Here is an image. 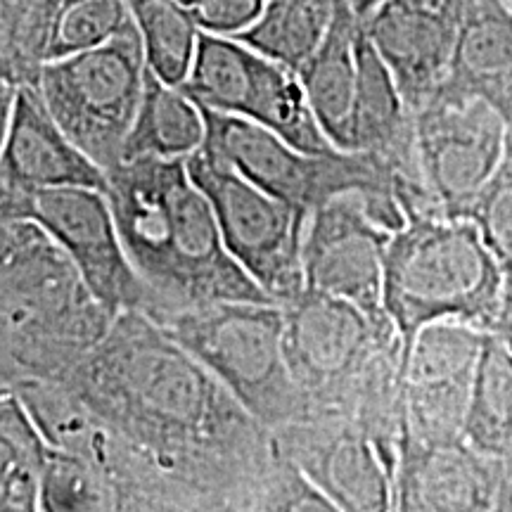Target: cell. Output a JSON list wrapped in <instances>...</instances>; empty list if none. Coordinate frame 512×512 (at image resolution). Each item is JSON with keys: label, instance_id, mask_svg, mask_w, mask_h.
I'll use <instances>...</instances> for the list:
<instances>
[{"label": "cell", "instance_id": "cell-12", "mask_svg": "<svg viewBox=\"0 0 512 512\" xmlns=\"http://www.w3.org/2000/svg\"><path fill=\"white\" fill-rule=\"evenodd\" d=\"M415 145L427 190L446 216L470 219L501 169L508 126L482 98L434 93L413 110Z\"/></svg>", "mask_w": 512, "mask_h": 512}, {"label": "cell", "instance_id": "cell-11", "mask_svg": "<svg viewBox=\"0 0 512 512\" xmlns=\"http://www.w3.org/2000/svg\"><path fill=\"white\" fill-rule=\"evenodd\" d=\"M27 219L55 238L79 266L88 287L114 318L147 311L152 292L128 259L105 190L81 188H0V221Z\"/></svg>", "mask_w": 512, "mask_h": 512}, {"label": "cell", "instance_id": "cell-17", "mask_svg": "<svg viewBox=\"0 0 512 512\" xmlns=\"http://www.w3.org/2000/svg\"><path fill=\"white\" fill-rule=\"evenodd\" d=\"M470 0H384L363 27L415 110L444 83Z\"/></svg>", "mask_w": 512, "mask_h": 512}, {"label": "cell", "instance_id": "cell-9", "mask_svg": "<svg viewBox=\"0 0 512 512\" xmlns=\"http://www.w3.org/2000/svg\"><path fill=\"white\" fill-rule=\"evenodd\" d=\"M188 171L209 197L235 261L273 302L287 304L297 297L304 290L302 247L309 211L254 185L207 145L188 157Z\"/></svg>", "mask_w": 512, "mask_h": 512}, {"label": "cell", "instance_id": "cell-10", "mask_svg": "<svg viewBox=\"0 0 512 512\" xmlns=\"http://www.w3.org/2000/svg\"><path fill=\"white\" fill-rule=\"evenodd\" d=\"M181 88L197 105L256 121L299 150H337L320 128L299 74L235 36L202 31Z\"/></svg>", "mask_w": 512, "mask_h": 512}, {"label": "cell", "instance_id": "cell-3", "mask_svg": "<svg viewBox=\"0 0 512 512\" xmlns=\"http://www.w3.org/2000/svg\"><path fill=\"white\" fill-rule=\"evenodd\" d=\"M285 309V356L311 415H347L399 465L406 349L389 316L304 287Z\"/></svg>", "mask_w": 512, "mask_h": 512}, {"label": "cell", "instance_id": "cell-19", "mask_svg": "<svg viewBox=\"0 0 512 512\" xmlns=\"http://www.w3.org/2000/svg\"><path fill=\"white\" fill-rule=\"evenodd\" d=\"M358 79L354 105L349 114L347 152H368L392 166L394 174L415 195L434 202L420 171L418 145H415L413 110L403 98L392 69L382 60L361 24L356 41ZM437 204V202H434ZM439 207V204H437Z\"/></svg>", "mask_w": 512, "mask_h": 512}, {"label": "cell", "instance_id": "cell-27", "mask_svg": "<svg viewBox=\"0 0 512 512\" xmlns=\"http://www.w3.org/2000/svg\"><path fill=\"white\" fill-rule=\"evenodd\" d=\"M41 510L114 512L121 510V505L110 482L95 467L50 446V458L41 486Z\"/></svg>", "mask_w": 512, "mask_h": 512}, {"label": "cell", "instance_id": "cell-26", "mask_svg": "<svg viewBox=\"0 0 512 512\" xmlns=\"http://www.w3.org/2000/svg\"><path fill=\"white\" fill-rule=\"evenodd\" d=\"M140 31L147 67L171 86H183L200 41V24L178 0H126Z\"/></svg>", "mask_w": 512, "mask_h": 512}, {"label": "cell", "instance_id": "cell-34", "mask_svg": "<svg viewBox=\"0 0 512 512\" xmlns=\"http://www.w3.org/2000/svg\"><path fill=\"white\" fill-rule=\"evenodd\" d=\"M508 3H510V5H512V0H508Z\"/></svg>", "mask_w": 512, "mask_h": 512}, {"label": "cell", "instance_id": "cell-33", "mask_svg": "<svg viewBox=\"0 0 512 512\" xmlns=\"http://www.w3.org/2000/svg\"><path fill=\"white\" fill-rule=\"evenodd\" d=\"M178 3H181V5H183V8H188V10H192V8H195V5H197V3H200V0H178Z\"/></svg>", "mask_w": 512, "mask_h": 512}, {"label": "cell", "instance_id": "cell-1", "mask_svg": "<svg viewBox=\"0 0 512 512\" xmlns=\"http://www.w3.org/2000/svg\"><path fill=\"white\" fill-rule=\"evenodd\" d=\"M57 380L131 451L159 510L337 512L280 456L271 427L145 311L119 313L98 347Z\"/></svg>", "mask_w": 512, "mask_h": 512}, {"label": "cell", "instance_id": "cell-24", "mask_svg": "<svg viewBox=\"0 0 512 512\" xmlns=\"http://www.w3.org/2000/svg\"><path fill=\"white\" fill-rule=\"evenodd\" d=\"M465 441L512 467V347L491 332L472 389Z\"/></svg>", "mask_w": 512, "mask_h": 512}, {"label": "cell", "instance_id": "cell-2", "mask_svg": "<svg viewBox=\"0 0 512 512\" xmlns=\"http://www.w3.org/2000/svg\"><path fill=\"white\" fill-rule=\"evenodd\" d=\"M107 197L128 259L152 292L147 316L211 302H273L228 252L188 157L121 162L107 171Z\"/></svg>", "mask_w": 512, "mask_h": 512}, {"label": "cell", "instance_id": "cell-23", "mask_svg": "<svg viewBox=\"0 0 512 512\" xmlns=\"http://www.w3.org/2000/svg\"><path fill=\"white\" fill-rule=\"evenodd\" d=\"M50 444L17 394L0 392V510H41Z\"/></svg>", "mask_w": 512, "mask_h": 512}, {"label": "cell", "instance_id": "cell-25", "mask_svg": "<svg viewBox=\"0 0 512 512\" xmlns=\"http://www.w3.org/2000/svg\"><path fill=\"white\" fill-rule=\"evenodd\" d=\"M337 0H268L252 27L238 41L299 72L328 36Z\"/></svg>", "mask_w": 512, "mask_h": 512}, {"label": "cell", "instance_id": "cell-8", "mask_svg": "<svg viewBox=\"0 0 512 512\" xmlns=\"http://www.w3.org/2000/svg\"><path fill=\"white\" fill-rule=\"evenodd\" d=\"M145 76L143 38L131 17L102 46L43 62L36 86L64 133L110 171L124 157Z\"/></svg>", "mask_w": 512, "mask_h": 512}, {"label": "cell", "instance_id": "cell-16", "mask_svg": "<svg viewBox=\"0 0 512 512\" xmlns=\"http://www.w3.org/2000/svg\"><path fill=\"white\" fill-rule=\"evenodd\" d=\"M399 512H512V467L465 439L422 444L401 439L394 477Z\"/></svg>", "mask_w": 512, "mask_h": 512}, {"label": "cell", "instance_id": "cell-6", "mask_svg": "<svg viewBox=\"0 0 512 512\" xmlns=\"http://www.w3.org/2000/svg\"><path fill=\"white\" fill-rule=\"evenodd\" d=\"M266 427L309 418L285 356V309L275 302H211L150 316Z\"/></svg>", "mask_w": 512, "mask_h": 512}, {"label": "cell", "instance_id": "cell-15", "mask_svg": "<svg viewBox=\"0 0 512 512\" xmlns=\"http://www.w3.org/2000/svg\"><path fill=\"white\" fill-rule=\"evenodd\" d=\"M389 238L361 192H344L309 216L302 247L304 287L347 299L370 316L384 311V252Z\"/></svg>", "mask_w": 512, "mask_h": 512}, {"label": "cell", "instance_id": "cell-5", "mask_svg": "<svg viewBox=\"0 0 512 512\" xmlns=\"http://www.w3.org/2000/svg\"><path fill=\"white\" fill-rule=\"evenodd\" d=\"M505 309V275L472 219L420 214L389 238L384 311L403 349L427 325L460 320L496 335Z\"/></svg>", "mask_w": 512, "mask_h": 512}, {"label": "cell", "instance_id": "cell-7", "mask_svg": "<svg viewBox=\"0 0 512 512\" xmlns=\"http://www.w3.org/2000/svg\"><path fill=\"white\" fill-rule=\"evenodd\" d=\"M207 121L204 145L249 178L254 185L292 207L313 214L320 204L344 192H396L408 219L420 214H444L427 197L415 195L392 166L368 152H306L287 143L271 128L238 114L202 107Z\"/></svg>", "mask_w": 512, "mask_h": 512}, {"label": "cell", "instance_id": "cell-13", "mask_svg": "<svg viewBox=\"0 0 512 512\" xmlns=\"http://www.w3.org/2000/svg\"><path fill=\"white\" fill-rule=\"evenodd\" d=\"M280 456L330 498L337 512L394 510L396 467L373 434L347 415H311L273 430Z\"/></svg>", "mask_w": 512, "mask_h": 512}, {"label": "cell", "instance_id": "cell-4", "mask_svg": "<svg viewBox=\"0 0 512 512\" xmlns=\"http://www.w3.org/2000/svg\"><path fill=\"white\" fill-rule=\"evenodd\" d=\"M112 323L53 235L27 219L0 221V389L64 377Z\"/></svg>", "mask_w": 512, "mask_h": 512}, {"label": "cell", "instance_id": "cell-21", "mask_svg": "<svg viewBox=\"0 0 512 512\" xmlns=\"http://www.w3.org/2000/svg\"><path fill=\"white\" fill-rule=\"evenodd\" d=\"M361 24L363 19L356 17L344 0H337L328 36L297 72L320 128L337 150H344L347 145L349 114L358 79L356 41Z\"/></svg>", "mask_w": 512, "mask_h": 512}, {"label": "cell", "instance_id": "cell-20", "mask_svg": "<svg viewBox=\"0 0 512 512\" xmlns=\"http://www.w3.org/2000/svg\"><path fill=\"white\" fill-rule=\"evenodd\" d=\"M434 93L486 100L503 117L512 140V5L508 0L467 3L451 69Z\"/></svg>", "mask_w": 512, "mask_h": 512}, {"label": "cell", "instance_id": "cell-14", "mask_svg": "<svg viewBox=\"0 0 512 512\" xmlns=\"http://www.w3.org/2000/svg\"><path fill=\"white\" fill-rule=\"evenodd\" d=\"M489 332L439 320L413 339L403 377V437L422 444L465 439L479 361Z\"/></svg>", "mask_w": 512, "mask_h": 512}, {"label": "cell", "instance_id": "cell-31", "mask_svg": "<svg viewBox=\"0 0 512 512\" xmlns=\"http://www.w3.org/2000/svg\"><path fill=\"white\" fill-rule=\"evenodd\" d=\"M344 3H347L349 8L356 12V17L368 19L377 8H380L384 0H344Z\"/></svg>", "mask_w": 512, "mask_h": 512}, {"label": "cell", "instance_id": "cell-29", "mask_svg": "<svg viewBox=\"0 0 512 512\" xmlns=\"http://www.w3.org/2000/svg\"><path fill=\"white\" fill-rule=\"evenodd\" d=\"M470 219L482 230V238L494 252L505 275V309L501 328L496 332L501 335L512 313V140L505 143L501 169L479 195L470 211Z\"/></svg>", "mask_w": 512, "mask_h": 512}, {"label": "cell", "instance_id": "cell-28", "mask_svg": "<svg viewBox=\"0 0 512 512\" xmlns=\"http://www.w3.org/2000/svg\"><path fill=\"white\" fill-rule=\"evenodd\" d=\"M131 19L126 0H64L50 27L46 62L102 46Z\"/></svg>", "mask_w": 512, "mask_h": 512}, {"label": "cell", "instance_id": "cell-22", "mask_svg": "<svg viewBox=\"0 0 512 512\" xmlns=\"http://www.w3.org/2000/svg\"><path fill=\"white\" fill-rule=\"evenodd\" d=\"M207 140V121L181 86H171L147 67L145 91L128 133L121 162L131 159H185Z\"/></svg>", "mask_w": 512, "mask_h": 512}, {"label": "cell", "instance_id": "cell-18", "mask_svg": "<svg viewBox=\"0 0 512 512\" xmlns=\"http://www.w3.org/2000/svg\"><path fill=\"white\" fill-rule=\"evenodd\" d=\"M67 185L107 192V171L64 133L36 83H19L15 105L3 128L0 188Z\"/></svg>", "mask_w": 512, "mask_h": 512}, {"label": "cell", "instance_id": "cell-32", "mask_svg": "<svg viewBox=\"0 0 512 512\" xmlns=\"http://www.w3.org/2000/svg\"><path fill=\"white\" fill-rule=\"evenodd\" d=\"M498 337H503V339H505V342H508V344H510V347H512V313H510L508 323H505V328H503V332H501V335H498Z\"/></svg>", "mask_w": 512, "mask_h": 512}, {"label": "cell", "instance_id": "cell-30", "mask_svg": "<svg viewBox=\"0 0 512 512\" xmlns=\"http://www.w3.org/2000/svg\"><path fill=\"white\" fill-rule=\"evenodd\" d=\"M266 3L268 0H200L190 12L202 31L238 36L259 19Z\"/></svg>", "mask_w": 512, "mask_h": 512}]
</instances>
